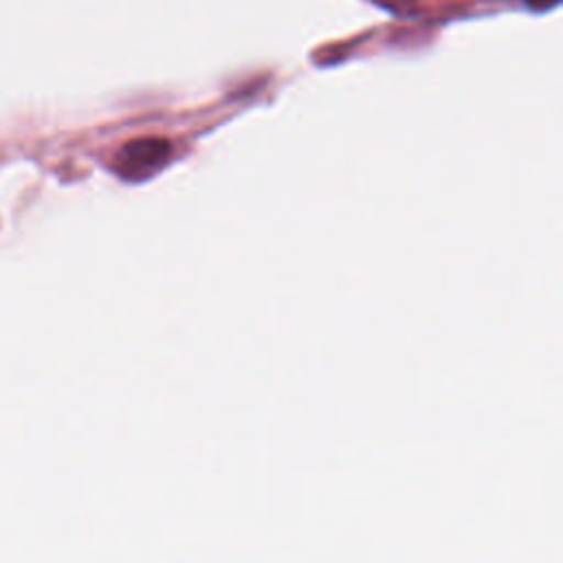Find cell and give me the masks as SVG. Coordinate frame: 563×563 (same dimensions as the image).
Returning <instances> with one entry per match:
<instances>
[{"label":"cell","mask_w":563,"mask_h":563,"mask_svg":"<svg viewBox=\"0 0 563 563\" xmlns=\"http://www.w3.org/2000/svg\"><path fill=\"white\" fill-rule=\"evenodd\" d=\"M376 2H380V4H385V7H389V9H405V7H409L413 0H376Z\"/></svg>","instance_id":"cell-2"},{"label":"cell","mask_w":563,"mask_h":563,"mask_svg":"<svg viewBox=\"0 0 563 563\" xmlns=\"http://www.w3.org/2000/svg\"><path fill=\"white\" fill-rule=\"evenodd\" d=\"M172 156V143L161 136H143L125 143L114 158V167L123 178L141 180L158 172Z\"/></svg>","instance_id":"cell-1"}]
</instances>
